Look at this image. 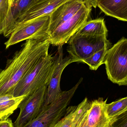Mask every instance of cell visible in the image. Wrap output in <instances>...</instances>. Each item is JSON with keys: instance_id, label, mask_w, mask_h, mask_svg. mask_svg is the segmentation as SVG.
I'll return each instance as SVG.
<instances>
[{"instance_id": "8992f818", "label": "cell", "mask_w": 127, "mask_h": 127, "mask_svg": "<svg viewBox=\"0 0 127 127\" xmlns=\"http://www.w3.org/2000/svg\"><path fill=\"white\" fill-rule=\"evenodd\" d=\"M50 21V15H47L17 25L4 43L6 49L25 40L49 37Z\"/></svg>"}, {"instance_id": "ba28073f", "label": "cell", "mask_w": 127, "mask_h": 127, "mask_svg": "<svg viewBox=\"0 0 127 127\" xmlns=\"http://www.w3.org/2000/svg\"><path fill=\"white\" fill-rule=\"evenodd\" d=\"M47 87V84L43 85L20 103V113L14 123L15 127H23L38 116L44 106Z\"/></svg>"}, {"instance_id": "d6986e66", "label": "cell", "mask_w": 127, "mask_h": 127, "mask_svg": "<svg viewBox=\"0 0 127 127\" xmlns=\"http://www.w3.org/2000/svg\"><path fill=\"white\" fill-rule=\"evenodd\" d=\"M111 47V46L104 47L86 60L83 63L87 64L91 70H97L99 66L104 64L107 51Z\"/></svg>"}, {"instance_id": "9a60e30c", "label": "cell", "mask_w": 127, "mask_h": 127, "mask_svg": "<svg viewBox=\"0 0 127 127\" xmlns=\"http://www.w3.org/2000/svg\"><path fill=\"white\" fill-rule=\"evenodd\" d=\"M97 6L107 15L127 22V0H98Z\"/></svg>"}, {"instance_id": "277c9868", "label": "cell", "mask_w": 127, "mask_h": 127, "mask_svg": "<svg viewBox=\"0 0 127 127\" xmlns=\"http://www.w3.org/2000/svg\"><path fill=\"white\" fill-rule=\"evenodd\" d=\"M104 64L110 81L127 86V38L123 37L108 50Z\"/></svg>"}, {"instance_id": "7c38bea8", "label": "cell", "mask_w": 127, "mask_h": 127, "mask_svg": "<svg viewBox=\"0 0 127 127\" xmlns=\"http://www.w3.org/2000/svg\"><path fill=\"white\" fill-rule=\"evenodd\" d=\"M107 101L99 98L91 102L86 118L89 127H111V121L106 110Z\"/></svg>"}, {"instance_id": "5bb4252c", "label": "cell", "mask_w": 127, "mask_h": 127, "mask_svg": "<svg viewBox=\"0 0 127 127\" xmlns=\"http://www.w3.org/2000/svg\"><path fill=\"white\" fill-rule=\"evenodd\" d=\"M31 0H14L4 21L1 35L9 36L15 29L19 17L27 7Z\"/></svg>"}, {"instance_id": "30bf717a", "label": "cell", "mask_w": 127, "mask_h": 127, "mask_svg": "<svg viewBox=\"0 0 127 127\" xmlns=\"http://www.w3.org/2000/svg\"><path fill=\"white\" fill-rule=\"evenodd\" d=\"M69 0H31L27 7L19 17L16 27L20 23L41 16L50 15L59 6Z\"/></svg>"}, {"instance_id": "8fae6325", "label": "cell", "mask_w": 127, "mask_h": 127, "mask_svg": "<svg viewBox=\"0 0 127 127\" xmlns=\"http://www.w3.org/2000/svg\"><path fill=\"white\" fill-rule=\"evenodd\" d=\"M84 5L81 0H71L55 10L50 15L48 29L50 35L59 26L73 17Z\"/></svg>"}, {"instance_id": "5b68a950", "label": "cell", "mask_w": 127, "mask_h": 127, "mask_svg": "<svg viewBox=\"0 0 127 127\" xmlns=\"http://www.w3.org/2000/svg\"><path fill=\"white\" fill-rule=\"evenodd\" d=\"M67 51L74 62L83 63L106 46H111L107 36H91L75 33L68 41Z\"/></svg>"}, {"instance_id": "9c48e42d", "label": "cell", "mask_w": 127, "mask_h": 127, "mask_svg": "<svg viewBox=\"0 0 127 127\" xmlns=\"http://www.w3.org/2000/svg\"><path fill=\"white\" fill-rule=\"evenodd\" d=\"M74 63L68 56L64 57L62 46H58V50L55 56L53 69L48 84L44 106L49 105L54 101L62 91L60 87V81L63 72L69 64Z\"/></svg>"}, {"instance_id": "7a4b0ae2", "label": "cell", "mask_w": 127, "mask_h": 127, "mask_svg": "<svg viewBox=\"0 0 127 127\" xmlns=\"http://www.w3.org/2000/svg\"><path fill=\"white\" fill-rule=\"evenodd\" d=\"M55 63L51 54L42 58L25 75L10 94L26 97L45 84H48Z\"/></svg>"}, {"instance_id": "4fadbf2b", "label": "cell", "mask_w": 127, "mask_h": 127, "mask_svg": "<svg viewBox=\"0 0 127 127\" xmlns=\"http://www.w3.org/2000/svg\"><path fill=\"white\" fill-rule=\"evenodd\" d=\"M91 102L87 98L77 106L67 108L65 115L53 127H77L88 112Z\"/></svg>"}, {"instance_id": "2e32d148", "label": "cell", "mask_w": 127, "mask_h": 127, "mask_svg": "<svg viewBox=\"0 0 127 127\" xmlns=\"http://www.w3.org/2000/svg\"><path fill=\"white\" fill-rule=\"evenodd\" d=\"M108 31L104 19L99 18L87 21L75 33L91 36H107Z\"/></svg>"}, {"instance_id": "cb8c5ba5", "label": "cell", "mask_w": 127, "mask_h": 127, "mask_svg": "<svg viewBox=\"0 0 127 127\" xmlns=\"http://www.w3.org/2000/svg\"><path fill=\"white\" fill-rule=\"evenodd\" d=\"M9 0V3L10 6V7L12 5L13 3V1L14 0Z\"/></svg>"}, {"instance_id": "3957f363", "label": "cell", "mask_w": 127, "mask_h": 127, "mask_svg": "<svg viewBox=\"0 0 127 127\" xmlns=\"http://www.w3.org/2000/svg\"><path fill=\"white\" fill-rule=\"evenodd\" d=\"M83 80L81 78L69 90L62 91L54 101L47 106H43L34 119L22 127H54L65 115L67 106Z\"/></svg>"}, {"instance_id": "44dd1931", "label": "cell", "mask_w": 127, "mask_h": 127, "mask_svg": "<svg viewBox=\"0 0 127 127\" xmlns=\"http://www.w3.org/2000/svg\"><path fill=\"white\" fill-rule=\"evenodd\" d=\"M111 127H127V109L114 120Z\"/></svg>"}, {"instance_id": "ac0fdd59", "label": "cell", "mask_w": 127, "mask_h": 127, "mask_svg": "<svg viewBox=\"0 0 127 127\" xmlns=\"http://www.w3.org/2000/svg\"><path fill=\"white\" fill-rule=\"evenodd\" d=\"M127 109V96L110 103L107 104L106 110L111 124L117 117Z\"/></svg>"}, {"instance_id": "52a82bcc", "label": "cell", "mask_w": 127, "mask_h": 127, "mask_svg": "<svg viewBox=\"0 0 127 127\" xmlns=\"http://www.w3.org/2000/svg\"><path fill=\"white\" fill-rule=\"evenodd\" d=\"M92 8L84 5L73 17L59 26L50 35V44L63 46L86 22L90 16Z\"/></svg>"}, {"instance_id": "6da1fadb", "label": "cell", "mask_w": 127, "mask_h": 127, "mask_svg": "<svg viewBox=\"0 0 127 127\" xmlns=\"http://www.w3.org/2000/svg\"><path fill=\"white\" fill-rule=\"evenodd\" d=\"M49 37L26 40L0 72V96L10 94L28 71L42 58L49 54Z\"/></svg>"}, {"instance_id": "603a6c76", "label": "cell", "mask_w": 127, "mask_h": 127, "mask_svg": "<svg viewBox=\"0 0 127 127\" xmlns=\"http://www.w3.org/2000/svg\"><path fill=\"white\" fill-rule=\"evenodd\" d=\"M0 127H15L12 120L7 119L5 120H0Z\"/></svg>"}, {"instance_id": "ffe728a7", "label": "cell", "mask_w": 127, "mask_h": 127, "mask_svg": "<svg viewBox=\"0 0 127 127\" xmlns=\"http://www.w3.org/2000/svg\"><path fill=\"white\" fill-rule=\"evenodd\" d=\"M10 9L9 0H0V35L3 24Z\"/></svg>"}, {"instance_id": "e0dca14e", "label": "cell", "mask_w": 127, "mask_h": 127, "mask_svg": "<svg viewBox=\"0 0 127 127\" xmlns=\"http://www.w3.org/2000/svg\"><path fill=\"white\" fill-rule=\"evenodd\" d=\"M24 96L15 97L8 94L0 96V120H5L18 108L20 103L25 98Z\"/></svg>"}, {"instance_id": "7402d4cb", "label": "cell", "mask_w": 127, "mask_h": 127, "mask_svg": "<svg viewBox=\"0 0 127 127\" xmlns=\"http://www.w3.org/2000/svg\"><path fill=\"white\" fill-rule=\"evenodd\" d=\"M84 4L90 8H96L98 0H81Z\"/></svg>"}]
</instances>
